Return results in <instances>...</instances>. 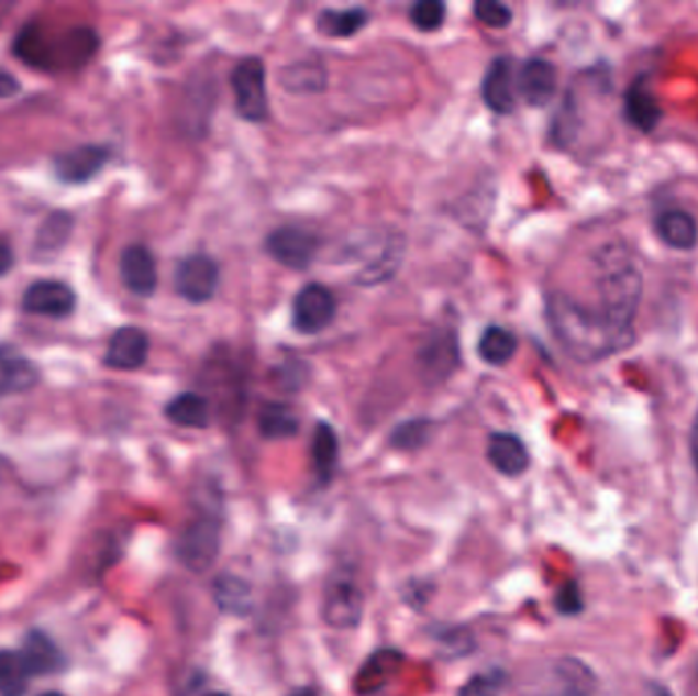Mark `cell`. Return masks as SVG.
<instances>
[{"instance_id": "obj_6", "label": "cell", "mask_w": 698, "mask_h": 696, "mask_svg": "<svg viewBox=\"0 0 698 696\" xmlns=\"http://www.w3.org/2000/svg\"><path fill=\"white\" fill-rule=\"evenodd\" d=\"M221 545V527L214 515H200L186 526L176 552L186 568L204 572L213 566Z\"/></svg>"}, {"instance_id": "obj_30", "label": "cell", "mask_w": 698, "mask_h": 696, "mask_svg": "<svg viewBox=\"0 0 698 696\" xmlns=\"http://www.w3.org/2000/svg\"><path fill=\"white\" fill-rule=\"evenodd\" d=\"M29 678L31 674L19 652H0V696H25Z\"/></svg>"}, {"instance_id": "obj_18", "label": "cell", "mask_w": 698, "mask_h": 696, "mask_svg": "<svg viewBox=\"0 0 698 696\" xmlns=\"http://www.w3.org/2000/svg\"><path fill=\"white\" fill-rule=\"evenodd\" d=\"M19 654L23 658L31 676L56 674L64 669V654L49 636L37 629L29 631L27 638L23 641V650Z\"/></svg>"}, {"instance_id": "obj_27", "label": "cell", "mask_w": 698, "mask_h": 696, "mask_svg": "<svg viewBox=\"0 0 698 696\" xmlns=\"http://www.w3.org/2000/svg\"><path fill=\"white\" fill-rule=\"evenodd\" d=\"M478 354L490 366H505L517 354V338L509 329L490 325L478 340Z\"/></svg>"}, {"instance_id": "obj_26", "label": "cell", "mask_w": 698, "mask_h": 696, "mask_svg": "<svg viewBox=\"0 0 698 696\" xmlns=\"http://www.w3.org/2000/svg\"><path fill=\"white\" fill-rule=\"evenodd\" d=\"M166 417L174 426L202 429L209 426L211 412L207 398L200 397L197 393H182L166 405Z\"/></svg>"}, {"instance_id": "obj_33", "label": "cell", "mask_w": 698, "mask_h": 696, "mask_svg": "<svg viewBox=\"0 0 698 696\" xmlns=\"http://www.w3.org/2000/svg\"><path fill=\"white\" fill-rule=\"evenodd\" d=\"M474 16L486 27L505 29L513 21V11L497 0H478L474 4Z\"/></svg>"}, {"instance_id": "obj_43", "label": "cell", "mask_w": 698, "mask_h": 696, "mask_svg": "<svg viewBox=\"0 0 698 696\" xmlns=\"http://www.w3.org/2000/svg\"><path fill=\"white\" fill-rule=\"evenodd\" d=\"M204 696H229V695H225V693H209V695H204Z\"/></svg>"}, {"instance_id": "obj_41", "label": "cell", "mask_w": 698, "mask_h": 696, "mask_svg": "<svg viewBox=\"0 0 698 696\" xmlns=\"http://www.w3.org/2000/svg\"><path fill=\"white\" fill-rule=\"evenodd\" d=\"M40 696H66V695H62V693H56V691H52V693H43V695Z\"/></svg>"}, {"instance_id": "obj_40", "label": "cell", "mask_w": 698, "mask_h": 696, "mask_svg": "<svg viewBox=\"0 0 698 696\" xmlns=\"http://www.w3.org/2000/svg\"><path fill=\"white\" fill-rule=\"evenodd\" d=\"M650 696H672L666 688H662V686H657L654 684L652 688H650Z\"/></svg>"}, {"instance_id": "obj_10", "label": "cell", "mask_w": 698, "mask_h": 696, "mask_svg": "<svg viewBox=\"0 0 698 696\" xmlns=\"http://www.w3.org/2000/svg\"><path fill=\"white\" fill-rule=\"evenodd\" d=\"M317 235L302 228H278L266 237V252L278 264L292 270L309 268L317 256Z\"/></svg>"}, {"instance_id": "obj_38", "label": "cell", "mask_w": 698, "mask_h": 696, "mask_svg": "<svg viewBox=\"0 0 698 696\" xmlns=\"http://www.w3.org/2000/svg\"><path fill=\"white\" fill-rule=\"evenodd\" d=\"M14 254L11 245L0 237V278L13 270Z\"/></svg>"}, {"instance_id": "obj_34", "label": "cell", "mask_w": 698, "mask_h": 696, "mask_svg": "<svg viewBox=\"0 0 698 696\" xmlns=\"http://www.w3.org/2000/svg\"><path fill=\"white\" fill-rule=\"evenodd\" d=\"M429 440L428 421H409L397 427L390 435V441L399 450H414L421 448Z\"/></svg>"}, {"instance_id": "obj_7", "label": "cell", "mask_w": 698, "mask_h": 696, "mask_svg": "<svg viewBox=\"0 0 698 696\" xmlns=\"http://www.w3.org/2000/svg\"><path fill=\"white\" fill-rule=\"evenodd\" d=\"M176 292L192 305L211 300L219 288V266L213 257L192 254L180 259L174 274Z\"/></svg>"}, {"instance_id": "obj_16", "label": "cell", "mask_w": 698, "mask_h": 696, "mask_svg": "<svg viewBox=\"0 0 698 696\" xmlns=\"http://www.w3.org/2000/svg\"><path fill=\"white\" fill-rule=\"evenodd\" d=\"M40 383V369L16 347L0 345V395L27 393Z\"/></svg>"}, {"instance_id": "obj_25", "label": "cell", "mask_w": 698, "mask_h": 696, "mask_svg": "<svg viewBox=\"0 0 698 696\" xmlns=\"http://www.w3.org/2000/svg\"><path fill=\"white\" fill-rule=\"evenodd\" d=\"M217 607L229 615H247L252 611V588L250 584L233 574H221L213 584Z\"/></svg>"}, {"instance_id": "obj_36", "label": "cell", "mask_w": 698, "mask_h": 696, "mask_svg": "<svg viewBox=\"0 0 698 696\" xmlns=\"http://www.w3.org/2000/svg\"><path fill=\"white\" fill-rule=\"evenodd\" d=\"M459 696H499L497 681L486 676H474L470 683L459 691Z\"/></svg>"}, {"instance_id": "obj_17", "label": "cell", "mask_w": 698, "mask_h": 696, "mask_svg": "<svg viewBox=\"0 0 698 696\" xmlns=\"http://www.w3.org/2000/svg\"><path fill=\"white\" fill-rule=\"evenodd\" d=\"M595 674L580 660H559L542 696H592Z\"/></svg>"}, {"instance_id": "obj_21", "label": "cell", "mask_w": 698, "mask_h": 696, "mask_svg": "<svg viewBox=\"0 0 698 696\" xmlns=\"http://www.w3.org/2000/svg\"><path fill=\"white\" fill-rule=\"evenodd\" d=\"M656 233L672 250H693L698 243L695 217L680 209H671L657 214Z\"/></svg>"}, {"instance_id": "obj_1", "label": "cell", "mask_w": 698, "mask_h": 696, "mask_svg": "<svg viewBox=\"0 0 698 696\" xmlns=\"http://www.w3.org/2000/svg\"><path fill=\"white\" fill-rule=\"evenodd\" d=\"M545 317L557 342L578 362H599L625 352L635 342L633 328L617 325L597 307L583 305L568 295H550Z\"/></svg>"}, {"instance_id": "obj_37", "label": "cell", "mask_w": 698, "mask_h": 696, "mask_svg": "<svg viewBox=\"0 0 698 696\" xmlns=\"http://www.w3.org/2000/svg\"><path fill=\"white\" fill-rule=\"evenodd\" d=\"M19 80L14 78L11 71L4 70V68H0V99H9V97H13L19 92Z\"/></svg>"}, {"instance_id": "obj_9", "label": "cell", "mask_w": 698, "mask_h": 696, "mask_svg": "<svg viewBox=\"0 0 698 696\" xmlns=\"http://www.w3.org/2000/svg\"><path fill=\"white\" fill-rule=\"evenodd\" d=\"M111 159V150L99 143H85L62 152L54 159V174L64 185H86L104 170Z\"/></svg>"}, {"instance_id": "obj_39", "label": "cell", "mask_w": 698, "mask_h": 696, "mask_svg": "<svg viewBox=\"0 0 698 696\" xmlns=\"http://www.w3.org/2000/svg\"><path fill=\"white\" fill-rule=\"evenodd\" d=\"M690 454H693V462H695L698 474V412L695 426H693V433H690Z\"/></svg>"}, {"instance_id": "obj_32", "label": "cell", "mask_w": 698, "mask_h": 696, "mask_svg": "<svg viewBox=\"0 0 698 696\" xmlns=\"http://www.w3.org/2000/svg\"><path fill=\"white\" fill-rule=\"evenodd\" d=\"M445 21V4L440 0H421L411 9V23L419 31H437Z\"/></svg>"}, {"instance_id": "obj_24", "label": "cell", "mask_w": 698, "mask_h": 696, "mask_svg": "<svg viewBox=\"0 0 698 696\" xmlns=\"http://www.w3.org/2000/svg\"><path fill=\"white\" fill-rule=\"evenodd\" d=\"M400 666V654L395 650H383L372 655L359 670L356 678V691L359 695H372L380 691L397 674Z\"/></svg>"}, {"instance_id": "obj_20", "label": "cell", "mask_w": 698, "mask_h": 696, "mask_svg": "<svg viewBox=\"0 0 698 696\" xmlns=\"http://www.w3.org/2000/svg\"><path fill=\"white\" fill-rule=\"evenodd\" d=\"M625 117L642 133H652L662 121V109L645 80H635L625 95Z\"/></svg>"}, {"instance_id": "obj_29", "label": "cell", "mask_w": 698, "mask_h": 696, "mask_svg": "<svg viewBox=\"0 0 698 696\" xmlns=\"http://www.w3.org/2000/svg\"><path fill=\"white\" fill-rule=\"evenodd\" d=\"M368 23V13L364 9H329L319 14L317 25L329 37H352Z\"/></svg>"}, {"instance_id": "obj_5", "label": "cell", "mask_w": 698, "mask_h": 696, "mask_svg": "<svg viewBox=\"0 0 698 696\" xmlns=\"http://www.w3.org/2000/svg\"><path fill=\"white\" fill-rule=\"evenodd\" d=\"M323 619L333 629H352L359 626L364 615V593L354 576L335 572L323 593Z\"/></svg>"}, {"instance_id": "obj_28", "label": "cell", "mask_w": 698, "mask_h": 696, "mask_svg": "<svg viewBox=\"0 0 698 696\" xmlns=\"http://www.w3.org/2000/svg\"><path fill=\"white\" fill-rule=\"evenodd\" d=\"M257 427L266 440H286V438L297 435L299 417L290 407L280 405V402H270L259 411Z\"/></svg>"}, {"instance_id": "obj_4", "label": "cell", "mask_w": 698, "mask_h": 696, "mask_svg": "<svg viewBox=\"0 0 698 696\" xmlns=\"http://www.w3.org/2000/svg\"><path fill=\"white\" fill-rule=\"evenodd\" d=\"M231 88L235 95V109L245 121L259 123L268 117L266 70L262 59L245 57L231 71Z\"/></svg>"}, {"instance_id": "obj_13", "label": "cell", "mask_w": 698, "mask_h": 696, "mask_svg": "<svg viewBox=\"0 0 698 696\" xmlns=\"http://www.w3.org/2000/svg\"><path fill=\"white\" fill-rule=\"evenodd\" d=\"M149 355V338L140 328L125 325L117 329L113 338L109 340L107 352H104V366L131 372V369L142 368Z\"/></svg>"}, {"instance_id": "obj_12", "label": "cell", "mask_w": 698, "mask_h": 696, "mask_svg": "<svg viewBox=\"0 0 698 696\" xmlns=\"http://www.w3.org/2000/svg\"><path fill=\"white\" fill-rule=\"evenodd\" d=\"M121 280L137 297H152L157 288V264L154 254L140 243L128 245L119 259Z\"/></svg>"}, {"instance_id": "obj_11", "label": "cell", "mask_w": 698, "mask_h": 696, "mask_svg": "<svg viewBox=\"0 0 698 696\" xmlns=\"http://www.w3.org/2000/svg\"><path fill=\"white\" fill-rule=\"evenodd\" d=\"M78 297L74 288L59 280H37L23 292L21 307L25 313L64 319L76 311Z\"/></svg>"}, {"instance_id": "obj_8", "label": "cell", "mask_w": 698, "mask_h": 696, "mask_svg": "<svg viewBox=\"0 0 698 696\" xmlns=\"http://www.w3.org/2000/svg\"><path fill=\"white\" fill-rule=\"evenodd\" d=\"M337 302L328 286L307 285L300 288L292 305V323L299 333L314 335L331 325Z\"/></svg>"}, {"instance_id": "obj_31", "label": "cell", "mask_w": 698, "mask_h": 696, "mask_svg": "<svg viewBox=\"0 0 698 696\" xmlns=\"http://www.w3.org/2000/svg\"><path fill=\"white\" fill-rule=\"evenodd\" d=\"M457 352L456 340H433L429 342L423 354V364L428 374H450V369L456 366Z\"/></svg>"}, {"instance_id": "obj_42", "label": "cell", "mask_w": 698, "mask_h": 696, "mask_svg": "<svg viewBox=\"0 0 698 696\" xmlns=\"http://www.w3.org/2000/svg\"><path fill=\"white\" fill-rule=\"evenodd\" d=\"M295 696H314L313 693H307V691H300V693H297V695Z\"/></svg>"}, {"instance_id": "obj_23", "label": "cell", "mask_w": 698, "mask_h": 696, "mask_svg": "<svg viewBox=\"0 0 698 696\" xmlns=\"http://www.w3.org/2000/svg\"><path fill=\"white\" fill-rule=\"evenodd\" d=\"M311 457H313V468L319 483L329 484L337 468V457H340V441L333 427L328 423H319L314 427L313 441H311Z\"/></svg>"}, {"instance_id": "obj_35", "label": "cell", "mask_w": 698, "mask_h": 696, "mask_svg": "<svg viewBox=\"0 0 698 696\" xmlns=\"http://www.w3.org/2000/svg\"><path fill=\"white\" fill-rule=\"evenodd\" d=\"M583 607H585L583 595H580L578 584L574 583V581L564 584L557 590L556 609L562 615H578V612L583 611Z\"/></svg>"}, {"instance_id": "obj_14", "label": "cell", "mask_w": 698, "mask_h": 696, "mask_svg": "<svg viewBox=\"0 0 698 696\" xmlns=\"http://www.w3.org/2000/svg\"><path fill=\"white\" fill-rule=\"evenodd\" d=\"M557 88L556 66L542 57L525 62L519 74V92L531 107H545L554 99Z\"/></svg>"}, {"instance_id": "obj_3", "label": "cell", "mask_w": 698, "mask_h": 696, "mask_svg": "<svg viewBox=\"0 0 698 696\" xmlns=\"http://www.w3.org/2000/svg\"><path fill=\"white\" fill-rule=\"evenodd\" d=\"M597 309L621 328H633L643 292L642 272L623 245H605L595 257Z\"/></svg>"}, {"instance_id": "obj_22", "label": "cell", "mask_w": 698, "mask_h": 696, "mask_svg": "<svg viewBox=\"0 0 698 696\" xmlns=\"http://www.w3.org/2000/svg\"><path fill=\"white\" fill-rule=\"evenodd\" d=\"M74 231V217L68 211H54L43 219L35 235V256L49 259L57 256L66 243L70 242Z\"/></svg>"}, {"instance_id": "obj_2", "label": "cell", "mask_w": 698, "mask_h": 696, "mask_svg": "<svg viewBox=\"0 0 698 696\" xmlns=\"http://www.w3.org/2000/svg\"><path fill=\"white\" fill-rule=\"evenodd\" d=\"M99 35L88 25H54L47 21H29L19 29L13 56L33 70H80L97 56Z\"/></svg>"}, {"instance_id": "obj_15", "label": "cell", "mask_w": 698, "mask_h": 696, "mask_svg": "<svg viewBox=\"0 0 698 696\" xmlns=\"http://www.w3.org/2000/svg\"><path fill=\"white\" fill-rule=\"evenodd\" d=\"M483 99H485L486 107L495 113H513V62L509 57H497L488 66L485 82H483Z\"/></svg>"}, {"instance_id": "obj_19", "label": "cell", "mask_w": 698, "mask_h": 696, "mask_svg": "<svg viewBox=\"0 0 698 696\" xmlns=\"http://www.w3.org/2000/svg\"><path fill=\"white\" fill-rule=\"evenodd\" d=\"M488 460L505 476H521L529 468L525 443L513 433H492L488 440Z\"/></svg>"}]
</instances>
